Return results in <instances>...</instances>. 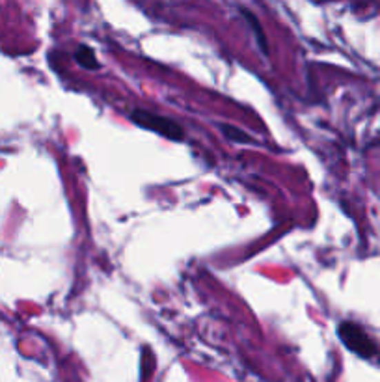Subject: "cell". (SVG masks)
<instances>
[{
  "instance_id": "6da1fadb",
  "label": "cell",
  "mask_w": 380,
  "mask_h": 382,
  "mask_svg": "<svg viewBox=\"0 0 380 382\" xmlns=\"http://www.w3.org/2000/svg\"><path fill=\"white\" fill-rule=\"evenodd\" d=\"M131 119L138 127H143V129H148V131L157 132V134L168 138V140L181 142V140L185 138L183 127H181L175 119H170L166 118V116H159V114H153L150 112V110L134 108L131 112Z\"/></svg>"
},
{
  "instance_id": "277c9868",
  "label": "cell",
  "mask_w": 380,
  "mask_h": 382,
  "mask_svg": "<svg viewBox=\"0 0 380 382\" xmlns=\"http://www.w3.org/2000/svg\"><path fill=\"white\" fill-rule=\"evenodd\" d=\"M243 15L248 19V23L252 25V28H254V32H256L257 36V43H259V47H261V50H265V54L268 52V45H267V38H265V34H263L261 30V25H259V21H257V17L254 15V13H250L248 10H243Z\"/></svg>"
},
{
  "instance_id": "3957f363",
  "label": "cell",
  "mask_w": 380,
  "mask_h": 382,
  "mask_svg": "<svg viewBox=\"0 0 380 382\" xmlns=\"http://www.w3.org/2000/svg\"><path fill=\"white\" fill-rule=\"evenodd\" d=\"M75 58L82 68H86V69L99 68V62H97V58H95L94 49H92V47H88V45H81V47L77 49Z\"/></svg>"
},
{
  "instance_id": "7a4b0ae2",
  "label": "cell",
  "mask_w": 380,
  "mask_h": 382,
  "mask_svg": "<svg viewBox=\"0 0 380 382\" xmlns=\"http://www.w3.org/2000/svg\"><path fill=\"white\" fill-rule=\"evenodd\" d=\"M339 338L345 343V347L352 351L354 354L361 358H373L379 352V347L373 339L369 338L363 328L356 325V323H341L337 328Z\"/></svg>"
},
{
  "instance_id": "5b68a950",
  "label": "cell",
  "mask_w": 380,
  "mask_h": 382,
  "mask_svg": "<svg viewBox=\"0 0 380 382\" xmlns=\"http://www.w3.org/2000/svg\"><path fill=\"white\" fill-rule=\"evenodd\" d=\"M222 131H224V134L230 138V140H233V142H239V144H246V142L252 140V138H250L246 132H243L241 129H235V127L222 125Z\"/></svg>"
}]
</instances>
